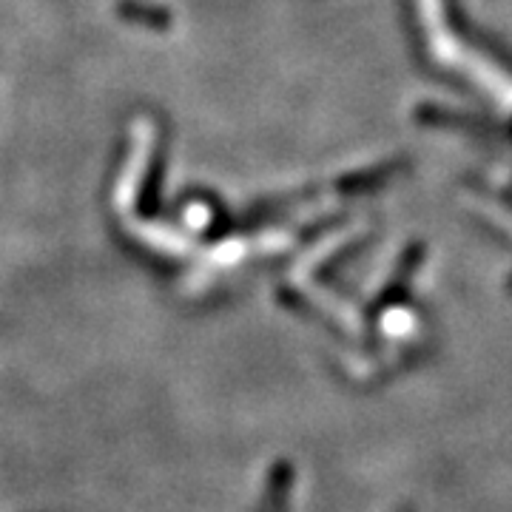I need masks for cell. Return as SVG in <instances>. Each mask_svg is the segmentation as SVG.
<instances>
[{
  "mask_svg": "<svg viewBox=\"0 0 512 512\" xmlns=\"http://www.w3.org/2000/svg\"><path fill=\"white\" fill-rule=\"evenodd\" d=\"M151 128L143 123L140 131H137V140H134V154H131V163L128 168L123 171V180H120V188H117V200L126 202L131 197V191L140 185L143 180V171H146V163H148V148H151Z\"/></svg>",
  "mask_w": 512,
  "mask_h": 512,
  "instance_id": "6da1fadb",
  "label": "cell"
}]
</instances>
